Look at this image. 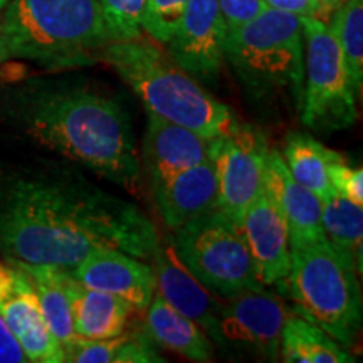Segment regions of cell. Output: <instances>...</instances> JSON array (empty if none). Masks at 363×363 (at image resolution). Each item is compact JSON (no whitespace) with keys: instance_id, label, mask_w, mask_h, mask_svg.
<instances>
[{"instance_id":"8fae6325","label":"cell","mask_w":363,"mask_h":363,"mask_svg":"<svg viewBox=\"0 0 363 363\" xmlns=\"http://www.w3.org/2000/svg\"><path fill=\"white\" fill-rule=\"evenodd\" d=\"M0 316L34 363H62L65 352L45 325L38 294L19 266L0 259Z\"/></svg>"},{"instance_id":"d4e9b609","label":"cell","mask_w":363,"mask_h":363,"mask_svg":"<svg viewBox=\"0 0 363 363\" xmlns=\"http://www.w3.org/2000/svg\"><path fill=\"white\" fill-rule=\"evenodd\" d=\"M328 27L343 54L353 93L360 99L363 86V0H347L335 9Z\"/></svg>"},{"instance_id":"484cf974","label":"cell","mask_w":363,"mask_h":363,"mask_svg":"<svg viewBox=\"0 0 363 363\" xmlns=\"http://www.w3.org/2000/svg\"><path fill=\"white\" fill-rule=\"evenodd\" d=\"M111 40H130L142 35V13L147 0H98Z\"/></svg>"},{"instance_id":"ffe728a7","label":"cell","mask_w":363,"mask_h":363,"mask_svg":"<svg viewBox=\"0 0 363 363\" xmlns=\"http://www.w3.org/2000/svg\"><path fill=\"white\" fill-rule=\"evenodd\" d=\"M145 333L152 342L179 353L187 360L201 363L214 360V343L206 331L172 308L158 293L153 294L145 311Z\"/></svg>"},{"instance_id":"7402d4cb","label":"cell","mask_w":363,"mask_h":363,"mask_svg":"<svg viewBox=\"0 0 363 363\" xmlns=\"http://www.w3.org/2000/svg\"><path fill=\"white\" fill-rule=\"evenodd\" d=\"M279 358L286 363H352L348 350L335 342L326 331L306 318L293 313L281 333Z\"/></svg>"},{"instance_id":"ac0fdd59","label":"cell","mask_w":363,"mask_h":363,"mask_svg":"<svg viewBox=\"0 0 363 363\" xmlns=\"http://www.w3.org/2000/svg\"><path fill=\"white\" fill-rule=\"evenodd\" d=\"M163 224L174 233L187 222L217 207L214 162L207 160L182 170L152 189Z\"/></svg>"},{"instance_id":"f1b7e54d","label":"cell","mask_w":363,"mask_h":363,"mask_svg":"<svg viewBox=\"0 0 363 363\" xmlns=\"http://www.w3.org/2000/svg\"><path fill=\"white\" fill-rule=\"evenodd\" d=\"M227 30H234L266 11L264 0H217Z\"/></svg>"},{"instance_id":"9a60e30c","label":"cell","mask_w":363,"mask_h":363,"mask_svg":"<svg viewBox=\"0 0 363 363\" xmlns=\"http://www.w3.org/2000/svg\"><path fill=\"white\" fill-rule=\"evenodd\" d=\"M214 138L195 133L160 116L148 115L140 165L150 187L162 184L182 170L212 160Z\"/></svg>"},{"instance_id":"1f68e13d","label":"cell","mask_w":363,"mask_h":363,"mask_svg":"<svg viewBox=\"0 0 363 363\" xmlns=\"http://www.w3.org/2000/svg\"><path fill=\"white\" fill-rule=\"evenodd\" d=\"M320 2H323L326 7L331 9V11H335V9L342 6V4L347 2V0H320Z\"/></svg>"},{"instance_id":"4dcf8cb0","label":"cell","mask_w":363,"mask_h":363,"mask_svg":"<svg viewBox=\"0 0 363 363\" xmlns=\"http://www.w3.org/2000/svg\"><path fill=\"white\" fill-rule=\"evenodd\" d=\"M9 57L7 49H6V43H4V33H2V17H0V62L6 61Z\"/></svg>"},{"instance_id":"4fadbf2b","label":"cell","mask_w":363,"mask_h":363,"mask_svg":"<svg viewBox=\"0 0 363 363\" xmlns=\"http://www.w3.org/2000/svg\"><path fill=\"white\" fill-rule=\"evenodd\" d=\"M155 267V293L165 299L172 308L195 321L208 335L212 343L220 345L219 320L224 299L216 296L190 274L180 257L177 256L174 240H163L152 256Z\"/></svg>"},{"instance_id":"d6986e66","label":"cell","mask_w":363,"mask_h":363,"mask_svg":"<svg viewBox=\"0 0 363 363\" xmlns=\"http://www.w3.org/2000/svg\"><path fill=\"white\" fill-rule=\"evenodd\" d=\"M62 283L69 299L72 325L79 338L104 340L125 333L133 306L115 294L91 289L62 269Z\"/></svg>"},{"instance_id":"7a4b0ae2","label":"cell","mask_w":363,"mask_h":363,"mask_svg":"<svg viewBox=\"0 0 363 363\" xmlns=\"http://www.w3.org/2000/svg\"><path fill=\"white\" fill-rule=\"evenodd\" d=\"M13 115L34 142L126 192H142L140 150L130 115L101 89L39 86L13 99Z\"/></svg>"},{"instance_id":"5bb4252c","label":"cell","mask_w":363,"mask_h":363,"mask_svg":"<svg viewBox=\"0 0 363 363\" xmlns=\"http://www.w3.org/2000/svg\"><path fill=\"white\" fill-rule=\"evenodd\" d=\"M239 227L262 286L278 288L286 294L291 267L289 230L278 206L264 190L249 206Z\"/></svg>"},{"instance_id":"83f0119b","label":"cell","mask_w":363,"mask_h":363,"mask_svg":"<svg viewBox=\"0 0 363 363\" xmlns=\"http://www.w3.org/2000/svg\"><path fill=\"white\" fill-rule=\"evenodd\" d=\"M330 182L335 192L363 206V170L350 165L342 153H337L330 163Z\"/></svg>"},{"instance_id":"2e32d148","label":"cell","mask_w":363,"mask_h":363,"mask_svg":"<svg viewBox=\"0 0 363 363\" xmlns=\"http://www.w3.org/2000/svg\"><path fill=\"white\" fill-rule=\"evenodd\" d=\"M67 271L72 278L91 289L125 299L136 313L147 311L155 294V276L152 266L116 249L91 254L78 266Z\"/></svg>"},{"instance_id":"9c48e42d","label":"cell","mask_w":363,"mask_h":363,"mask_svg":"<svg viewBox=\"0 0 363 363\" xmlns=\"http://www.w3.org/2000/svg\"><path fill=\"white\" fill-rule=\"evenodd\" d=\"M267 152L269 147L262 131L242 121L214 138L212 162L217 177V207L238 225L264 190Z\"/></svg>"},{"instance_id":"3957f363","label":"cell","mask_w":363,"mask_h":363,"mask_svg":"<svg viewBox=\"0 0 363 363\" xmlns=\"http://www.w3.org/2000/svg\"><path fill=\"white\" fill-rule=\"evenodd\" d=\"M101 59L130 86L148 115L185 126L206 138H217L238 125V116L227 104L212 96L160 45L142 35L113 40Z\"/></svg>"},{"instance_id":"7c38bea8","label":"cell","mask_w":363,"mask_h":363,"mask_svg":"<svg viewBox=\"0 0 363 363\" xmlns=\"http://www.w3.org/2000/svg\"><path fill=\"white\" fill-rule=\"evenodd\" d=\"M227 27L217 0H189L179 27L167 43V52L189 74L214 81L225 59Z\"/></svg>"},{"instance_id":"6da1fadb","label":"cell","mask_w":363,"mask_h":363,"mask_svg":"<svg viewBox=\"0 0 363 363\" xmlns=\"http://www.w3.org/2000/svg\"><path fill=\"white\" fill-rule=\"evenodd\" d=\"M157 225L126 199L74 170L0 179V254L11 262L72 269L98 251L152 259Z\"/></svg>"},{"instance_id":"5b68a950","label":"cell","mask_w":363,"mask_h":363,"mask_svg":"<svg viewBox=\"0 0 363 363\" xmlns=\"http://www.w3.org/2000/svg\"><path fill=\"white\" fill-rule=\"evenodd\" d=\"M224 52L252 99L284 101L299 110L305 81L301 17L267 7L227 30Z\"/></svg>"},{"instance_id":"d6a6232c","label":"cell","mask_w":363,"mask_h":363,"mask_svg":"<svg viewBox=\"0 0 363 363\" xmlns=\"http://www.w3.org/2000/svg\"><path fill=\"white\" fill-rule=\"evenodd\" d=\"M9 2V0H0V9L2 7H6V4Z\"/></svg>"},{"instance_id":"e0dca14e","label":"cell","mask_w":363,"mask_h":363,"mask_svg":"<svg viewBox=\"0 0 363 363\" xmlns=\"http://www.w3.org/2000/svg\"><path fill=\"white\" fill-rule=\"evenodd\" d=\"M264 192L278 206L289 230L291 247L323 240V203L315 194L293 179L281 152L269 148L264 172Z\"/></svg>"},{"instance_id":"8992f818","label":"cell","mask_w":363,"mask_h":363,"mask_svg":"<svg viewBox=\"0 0 363 363\" xmlns=\"http://www.w3.org/2000/svg\"><path fill=\"white\" fill-rule=\"evenodd\" d=\"M357 274V267L326 239L291 247L286 294L293 299L294 313L326 331L345 350L353 347L362 330Z\"/></svg>"},{"instance_id":"f546056e","label":"cell","mask_w":363,"mask_h":363,"mask_svg":"<svg viewBox=\"0 0 363 363\" xmlns=\"http://www.w3.org/2000/svg\"><path fill=\"white\" fill-rule=\"evenodd\" d=\"M27 360L24 350L17 340L13 338L11 330L4 323L2 316H0V363H26Z\"/></svg>"},{"instance_id":"277c9868","label":"cell","mask_w":363,"mask_h":363,"mask_svg":"<svg viewBox=\"0 0 363 363\" xmlns=\"http://www.w3.org/2000/svg\"><path fill=\"white\" fill-rule=\"evenodd\" d=\"M2 16L9 57L45 67L86 66L113 43L98 0H9Z\"/></svg>"},{"instance_id":"603a6c76","label":"cell","mask_w":363,"mask_h":363,"mask_svg":"<svg viewBox=\"0 0 363 363\" xmlns=\"http://www.w3.org/2000/svg\"><path fill=\"white\" fill-rule=\"evenodd\" d=\"M337 153L311 135L291 133L281 155L293 179L323 202L335 192L330 182V163Z\"/></svg>"},{"instance_id":"cb8c5ba5","label":"cell","mask_w":363,"mask_h":363,"mask_svg":"<svg viewBox=\"0 0 363 363\" xmlns=\"http://www.w3.org/2000/svg\"><path fill=\"white\" fill-rule=\"evenodd\" d=\"M323 203L321 224L331 247L357 267L362 274L363 266V208L333 192Z\"/></svg>"},{"instance_id":"ba28073f","label":"cell","mask_w":363,"mask_h":363,"mask_svg":"<svg viewBox=\"0 0 363 363\" xmlns=\"http://www.w3.org/2000/svg\"><path fill=\"white\" fill-rule=\"evenodd\" d=\"M301 27L305 43L301 123L320 133L350 128L357 121L358 99L337 39L326 22L301 17Z\"/></svg>"},{"instance_id":"30bf717a","label":"cell","mask_w":363,"mask_h":363,"mask_svg":"<svg viewBox=\"0 0 363 363\" xmlns=\"http://www.w3.org/2000/svg\"><path fill=\"white\" fill-rule=\"evenodd\" d=\"M293 311L279 294L247 289L224 299L219 320L220 345H234L264 360H278L283 326Z\"/></svg>"},{"instance_id":"52a82bcc","label":"cell","mask_w":363,"mask_h":363,"mask_svg":"<svg viewBox=\"0 0 363 363\" xmlns=\"http://www.w3.org/2000/svg\"><path fill=\"white\" fill-rule=\"evenodd\" d=\"M174 247L190 274L222 299L247 289L266 288L240 227L219 208L207 212L174 230Z\"/></svg>"},{"instance_id":"4316f807","label":"cell","mask_w":363,"mask_h":363,"mask_svg":"<svg viewBox=\"0 0 363 363\" xmlns=\"http://www.w3.org/2000/svg\"><path fill=\"white\" fill-rule=\"evenodd\" d=\"M189 0H147L142 29L160 44H167L184 17Z\"/></svg>"},{"instance_id":"44dd1931","label":"cell","mask_w":363,"mask_h":363,"mask_svg":"<svg viewBox=\"0 0 363 363\" xmlns=\"http://www.w3.org/2000/svg\"><path fill=\"white\" fill-rule=\"evenodd\" d=\"M13 264L19 266L33 281L45 325L65 352L78 338V335L72 325L69 299L62 283V267L24 264V262H13Z\"/></svg>"}]
</instances>
